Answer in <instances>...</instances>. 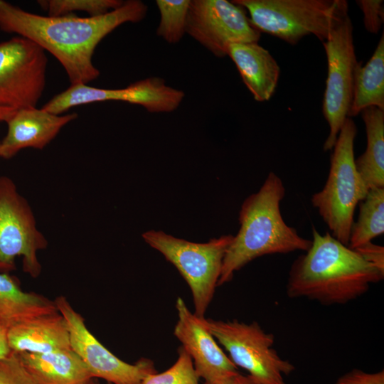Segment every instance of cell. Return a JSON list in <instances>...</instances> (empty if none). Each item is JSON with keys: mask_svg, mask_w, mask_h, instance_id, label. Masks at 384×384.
<instances>
[{"mask_svg": "<svg viewBox=\"0 0 384 384\" xmlns=\"http://www.w3.org/2000/svg\"><path fill=\"white\" fill-rule=\"evenodd\" d=\"M147 11L142 1L127 0L100 16H49L0 0V29L26 38L50 53L64 68L71 85L87 84L100 75L92 60L100 42L120 25L142 21Z\"/></svg>", "mask_w": 384, "mask_h": 384, "instance_id": "6da1fadb", "label": "cell"}, {"mask_svg": "<svg viewBox=\"0 0 384 384\" xmlns=\"http://www.w3.org/2000/svg\"><path fill=\"white\" fill-rule=\"evenodd\" d=\"M310 248L292 263L287 284L290 298L306 297L322 304H342L364 294L384 272L356 250L312 228Z\"/></svg>", "mask_w": 384, "mask_h": 384, "instance_id": "7a4b0ae2", "label": "cell"}, {"mask_svg": "<svg viewBox=\"0 0 384 384\" xmlns=\"http://www.w3.org/2000/svg\"><path fill=\"white\" fill-rule=\"evenodd\" d=\"M284 195L282 179L270 172L260 190L244 201L240 227L225 251L218 286L230 282L236 271L259 257L310 248L311 240L301 237L282 216Z\"/></svg>", "mask_w": 384, "mask_h": 384, "instance_id": "3957f363", "label": "cell"}, {"mask_svg": "<svg viewBox=\"0 0 384 384\" xmlns=\"http://www.w3.org/2000/svg\"><path fill=\"white\" fill-rule=\"evenodd\" d=\"M356 134L354 122L347 117L332 149L326 182L311 200L331 235L347 246L356 208L368 191L355 164L353 147Z\"/></svg>", "mask_w": 384, "mask_h": 384, "instance_id": "277c9868", "label": "cell"}, {"mask_svg": "<svg viewBox=\"0 0 384 384\" xmlns=\"http://www.w3.org/2000/svg\"><path fill=\"white\" fill-rule=\"evenodd\" d=\"M250 14L260 33L296 44L313 34L324 42L331 31L348 16L345 0H233Z\"/></svg>", "mask_w": 384, "mask_h": 384, "instance_id": "5b68a950", "label": "cell"}, {"mask_svg": "<svg viewBox=\"0 0 384 384\" xmlns=\"http://www.w3.org/2000/svg\"><path fill=\"white\" fill-rule=\"evenodd\" d=\"M233 237L223 235L197 243L163 231L149 230L142 234L144 241L173 264L187 282L192 293L194 314L201 319L205 318L214 295L224 255Z\"/></svg>", "mask_w": 384, "mask_h": 384, "instance_id": "8992f818", "label": "cell"}, {"mask_svg": "<svg viewBox=\"0 0 384 384\" xmlns=\"http://www.w3.org/2000/svg\"><path fill=\"white\" fill-rule=\"evenodd\" d=\"M38 229L34 213L27 200L18 191L14 181L0 176V272L16 270V259L21 257L23 271L37 278L42 270L38 252L48 246Z\"/></svg>", "mask_w": 384, "mask_h": 384, "instance_id": "52a82bcc", "label": "cell"}, {"mask_svg": "<svg viewBox=\"0 0 384 384\" xmlns=\"http://www.w3.org/2000/svg\"><path fill=\"white\" fill-rule=\"evenodd\" d=\"M203 322L213 336L228 351L237 367L247 370L260 384H287L283 375H288L295 368L279 356L272 348L274 335L264 331L258 323L205 318Z\"/></svg>", "mask_w": 384, "mask_h": 384, "instance_id": "ba28073f", "label": "cell"}, {"mask_svg": "<svg viewBox=\"0 0 384 384\" xmlns=\"http://www.w3.org/2000/svg\"><path fill=\"white\" fill-rule=\"evenodd\" d=\"M327 57L328 74L323 100V114L329 127L324 144L331 151L347 117L353 97L355 68L358 64L348 15L338 23L322 42Z\"/></svg>", "mask_w": 384, "mask_h": 384, "instance_id": "9c48e42d", "label": "cell"}, {"mask_svg": "<svg viewBox=\"0 0 384 384\" xmlns=\"http://www.w3.org/2000/svg\"><path fill=\"white\" fill-rule=\"evenodd\" d=\"M48 59L33 41L16 36L0 43V107H36L46 85Z\"/></svg>", "mask_w": 384, "mask_h": 384, "instance_id": "30bf717a", "label": "cell"}, {"mask_svg": "<svg viewBox=\"0 0 384 384\" xmlns=\"http://www.w3.org/2000/svg\"><path fill=\"white\" fill-rule=\"evenodd\" d=\"M186 33L218 58L226 56L232 43L260 38L245 9L227 0H190Z\"/></svg>", "mask_w": 384, "mask_h": 384, "instance_id": "8fae6325", "label": "cell"}, {"mask_svg": "<svg viewBox=\"0 0 384 384\" xmlns=\"http://www.w3.org/2000/svg\"><path fill=\"white\" fill-rule=\"evenodd\" d=\"M64 317L71 349L81 358L92 376L110 384H140L149 375L157 373L153 361L142 358L135 363L119 359L103 346L87 328L84 318L65 297L54 299Z\"/></svg>", "mask_w": 384, "mask_h": 384, "instance_id": "7c38bea8", "label": "cell"}, {"mask_svg": "<svg viewBox=\"0 0 384 384\" xmlns=\"http://www.w3.org/2000/svg\"><path fill=\"white\" fill-rule=\"evenodd\" d=\"M185 92L166 85L156 76L146 78L124 88H99L87 84L70 85L54 96L42 109L54 114H60L69 109L91 102L122 101L142 106L151 113L175 111L182 102Z\"/></svg>", "mask_w": 384, "mask_h": 384, "instance_id": "4fadbf2b", "label": "cell"}, {"mask_svg": "<svg viewBox=\"0 0 384 384\" xmlns=\"http://www.w3.org/2000/svg\"><path fill=\"white\" fill-rule=\"evenodd\" d=\"M178 321L174 335L191 356L195 370L204 383H210L238 373L233 363L215 341L203 319L192 313L181 297L176 302Z\"/></svg>", "mask_w": 384, "mask_h": 384, "instance_id": "5bb4252c", "label": "cell"}, {"mask_svg": "<svg viewBox=\"0 0 384 384\" xmlns=\"http://www.w3.org/2000/svg\"><path fill=\"white\" fill-rule=\"evenodd\" d=\"M77 117L76 113L54 114L36 107L16 110L6 122L8 129L0 142V157L11 159L25 148L43 149Z\"/></svg>", "mask_w": 384, "mask_h": 384, "instance_id": "9a60e30c", "label": "cell"}, {"mask_svg": "<svg viewBox=\"0 0 384 384\" xmlns=\"http://www.w3.org/2000/svg\"><path fill=\"white\" fill-rule=\"evenodd\" d=\"M227 55L235 63L254 99L269 100L274 93L280 69L270 52L257 42L232 43Z\"/></svg>", "mask_w": 384, "mask_h": 384, "instance_id": "2e32d148", "label": "cell"}, {"mask_svg": "<svg viewBox=\"0 0 384 384\" xmlns=\"http://www.w3.org/2000/svg\"><path fill=\"white\" fill-rule=\"evenodd\" d=\"M8 341L11 350L17 353H43L70 348L68 326L59 311L9 327Z\"/></svg>", "mask_w": 384, "mask_h": 384, "instance_id": "e0dca14e", "label": "cell"}, {"mask_svg": "<svg viewBox=\"0 0 384 384\" xmlns=\"http://www.w3.org/2000/svg\"><path fill=\"white\" fill-rule=\"evenodd\" d=\"M18 353L36 384H78L92 378L71 348L43 353Z\"/></svg>", "mask_w": 384, "mask_h": 384, "instance_id": "ac0fdd59", "label": "cell"}, {"mask_svg": "<svg viewBox=\"0 0 384 384\" xmlns=\"http://www.w3.org/2000/svg\"><path fill=\"white\" fill-rule=\"evenodd\" d=\"M58 311L54 300L23 291L15 277L0 272V322L10 327L36 316Z\"/></svg>", "mask_w": 384, "mask_h": 384, "instance_id": "d6986e66", "label": "cell"}, {"mask_svg": "<svg viewBox=\"0 0 384 384\" xmlns=\"http://www.w3.org/2000/svg\"><path fill=\"white\" fill-rule=\"evenodd\" d=\"M369 107L384 110V35L365 65L358 63L353 77V97L348 117Z\"/></svg>", "mask_w": 384, "mask_h": 384, "instance_id": "ffe728a7", "label": "cell"}, {"mask_svg": "<svg viewBox=\"0 0 384 384\" xmlns=\"http://www.w3.org/2000/svg\"><path fill=\"white\" fill-rule=\"evenodd\" d=\"M361 113L367 146L365 152L355 159L356 167L368 190L384 188V110L369 107Z\"/></svg>", "mask_w": 384, "mask_h": 384, "instance_id": "44dd1931", "label": "cell"}, {"mask_svg": "<svg viewBox=\"0 0 384 384\" xmlns=\"http://www.w3.org/2000/svg\"><path fill=\"white\" fill-rule=\"evenodd\" d=\"M359 215L353 222L348 247L354 250L384 233V188L370 189L359 203Z\"/></svg>", "mask_w": 384, "mask_h": 384, "instance_id": "7402d4cb", "label": "cell"}, {"mask_svg": "<svg viewBox=\"0 0 384 384\" xmlns=\"http://www.w3.org/2000/svg\"><path fill=\"white\" fill-rule=\"evenodd\" d=\"M190 0H156L160 21L156 35L170 44L181 41L186 34Z\"/></svg>", "mask_w": 384, "mask_h": 384, "instance_id": "603a6c76", "label": "cell"}, {"mask_svg": "<svg viewBox=\"0 0 384 384\" xmlns=\"http://www.w3.org/2000/svg\"><path fill=\"white\" fill-rule=\"evenodd\" d=\"M121 0H41L37 3L49 16L74 14L75 11H84L90 17L105 15L119 7Z\"/></svg>", "mask_w": 384, "mask_h": 384, "instance_id": "cb8c5ba5", "label": "cell"}, {"mask_svg": "<svg viewBox=\"0 0 384 384\" xmlns=\"http://www.w3.org/2000/svg\"><path fill=\"white\" fill-rule=\"evenodd\" d=\"M178 354L176 361L169 368L147 375L140 384H199L193 361L183 346L178 348Z\"/></svg>", "mask_w": 384, "mask_h": 384, "instance_id": "d4e9b609", "label": "cell"}, {"mask_svg": "<svg viewBox=\"0 0 384 384\" xmlns=\"http://www.w3.org/2000/svg\"><path fill=\"white\" fill-rule=\"evenodd\" d=\"M0 384H36L18 353L11 351L0 359Z\"/></svg>", "mask_w": 384, "mask_h": 384, "instance_id": "484cf974", "label": "cell"}, {"mask_svg": "<svg viewBox=\"0 0 384 384\" xmlns=\"http://www.w3.org/2000/svg\"><path fill=\"white\" fill-rule=\"evenodd\" d=\"M363 14V22L366 30L377 33L384 20L383 1L359 0L356 1Z\"/></svg>", "mask_w": 384, "mask_h": 384, "instance_id": "4316f807", "label": "cell"}, {"mask_svg": "<svg viewBox=\"0 0 384 384\" xmlns=\"http://www.w3.org/2000/svg\"><path fill=\"white\" fill-rule=\"evenodd\" d=\"M335 384H384V370L370 373L353 369L341 375Z\"/></svg>", "mask_w": 384, "mask_h": 384, "instance_id": "83f0119b", "label": "cell"}, {"mask_svg": "<svg viewBox=\"0 0 384 384\" xmlns=\"http://www.w3.org/2000/svg\"><path fill=\"white\" fill-rule=\"evenodd\" d=\"M363 258L384 272V247L371 242L356 249Z\"/></svg>", "mask_w": 384, "mask_h": 384, "instance_id": "f1b7e54d", "label": "cell"}, {"mask_svg": "<svg viewBox=\"0 0 384 384\" xmlns=\"http://www.w3.org/2000/svg\"><path fill=\"white\" fill-rule=\"evenodd\" d=\"M205 384H260L250 375H244L239 372L223 378L210 383Z\"/></svg>", "mask_w": 384, "mask_h": 384, "instance_id": "f546056e", "label": "cell"}, {"mask_svg": "<svg viewBox=\"0 0 384 384\" xmlns=\"http://www.w3.org/2000/svg\"><path fill=\"white\" fill-rule=\"evenodd\" d=\"M9 327L0 322V359L7 356L12 351L8 341Z\"/></svg>", "mask_w": 384, "mask_h": 384, "instance_id": "4dcf8cb0", "label": "cell"}, {"mask_svg": "<svg viewBox=\"0 0 384 384\" xmlns=\"http://www.w3.org/2000/svg\"><path fill=\"white\" fill-rule=\"evenodd\" d=\"M16 110L10 108L0 107V122H6L16 112Z\"/></svg>", "mask_w": 384, "mask_h": 384, "instance_id": "1f68e13d", "label": "cell"}, {"mask_svg": "<svg viewBox=\"0 0 384 384\" xmlns=\"http://www.w3.org/2000/svg\"><path fill=\"white\" fill-rule=\"evenodd\" d=\"M78 384H102V383H100L97 378H90Z\"/></svg>", "mask_w": 384, "mask_h": 384, "instance_id": "d6a6232c", "label": "cell"}, {"mask_svg": "<svg viewBox=\"0 0 384 384\" xmlns=\"http://www.w3.org/2000/svg\"><path fill=\"white\" fill-rule=\"evenodd\" d=\"M107 384H110V383H107Z\"/></svg>", "mask_w": 384, "mask_h": 384, "instance_id": "836d02e7", "label": "cell"}]
</instances>
